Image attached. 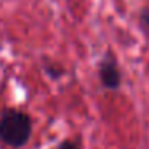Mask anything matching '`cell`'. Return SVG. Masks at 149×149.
<instances>
[{
    "label": "cell",
    "instance_id": "obj_1",
    "mask_svg": "<svg viewBox=\"0 0 149 149\" xmlns=\"http://www.w3.org/2000/svg\"><path fill=\"white\" fill-rule=\"evenodd\" d=\"M32 135V120L26 112L8 109L0 117V141L10 148H23Z\"/></svg>",
    "mask_w": 149,
    "mask_h": 149
},
{
    "label": "cell",
    "instance_id": "obj_2",
    "mask_svg": "<svg viewBox=\"0 0 149 149\" xmlns=\"http://www.w3.org/2000/svg\"><path fill=\"white\" fill-rule=\"evenodd\" d=\"M100 80L104 88L107 90H117L120 87V71L117 69V64L112 58H104V61L100 64Z\"/></svg>",
    "mask_w": 149,
    "mask_h": 149
},
{
    "label": "cell",
    "instance_id": "obj_3",
    "mask_svg": "<svg viewBox=\"0 0 149 149\" xmlns=\"http://www.w3.org/2000/svg\"><path fill=\"white\" fill-rule=\"evenodd\" d=\"M58 149H80V144L72 139H64L58 144Z\"/></svg>",
    "mask_w": 149,
    "mask_h": 149
},
{
    "label": "cell",
    "instance_id": "obj_4",
    "mask_svg": "<svg viewBox=\"0 0 149 149\" xmlns=\"http://www.w3.org/2000/svg\"><path fill=\"white\" fill-rule=\"evenodd\" d=\"M143 21H144V23L149 26V11H146V13L143 15Z\"/></svg>",
    "mask_w": 149,
    "mask_h": 149
}]
</instances>
